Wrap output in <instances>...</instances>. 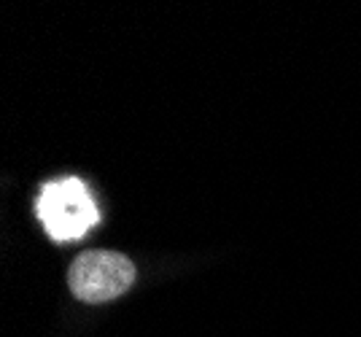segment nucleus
I'll return each mask as SVG.
<instances>
[{
  "mask_svg": "<svg viewBox=\"0 0 361 337\" xmlns=\"http://www.w3.org/2000/svg\"><path fill=\"white\" fill-rule=\"evenodd\" d=\"M35 214L41 219L46 235L57 243L84 238L100 221L97 202L81 178H57L44 184L35 200Z\"/></svg>",
  "mask_w": 361,
  "mask_h": 337,
  "instance_id": "f257e3e1",
  "label": "nucleus"
},
{
  "mask_svg": "<svg viewBox=\"0 0 361 337\" xmlns=\"http://www.w3.org/2000/svg\"><path fill=\"white\" fill-rule=\"evenodd\" d=\"M135 264L119 251H84L68 270V286L81 302L100 305L133 286Z\"/></svg>",
  "mask_w": 361,
  "mask_h": 337,
  "instance_id": "f03ea898",
  "label": "nucleus"
}]
</instances>
